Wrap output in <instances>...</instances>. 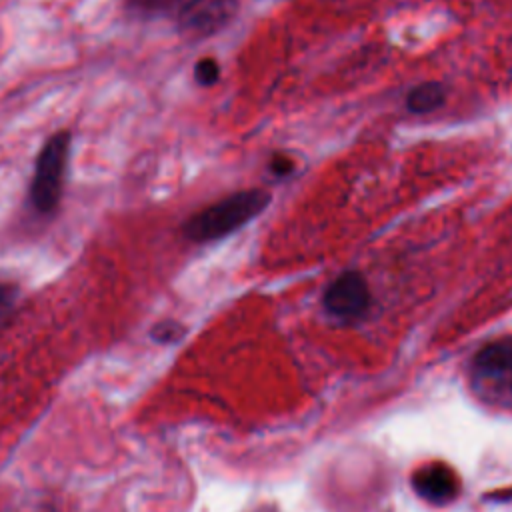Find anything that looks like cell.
I'll return each mask as SVG.
<instances>
[{"label":"cell","instance_id":"4","mask_svg":"<svg viewBox=\"0 0 512 512\" xmlns=\"http://www.w3.org/2000/svg\"><path fill=\"white\" fill-rule=\"evenodd\" d=\"M324 308L338 318H358L370 306V288L356 270L338 274L324 292Z\"/></svg>","mask_w":512,"mask_h":512},{"label":"cell","instance_id":"6","mask_svg":"<svg viewBox=\"0 0 512 512\" xmlns=\"http://www.w3.org/2000/svg\"><path fill=\"white\" fill-rule=\"evenodd\" d=\"M416 492L432 502H448L456 494V478L450 468L442 464H432L422 468L414 476Z\"/></svg>","mask_w":512,"mask_h":512},{"label":"cell","instance_id":"11","mask_svg":"<svg viewBox=\"0 0 512 512\" xmlns=\"http://www.w3.org/2000/svg\"><path fill=\"white\" fill-rule=\"evenodd\" d=\"M182 334V326H178L176 322H160L154 326L152 330V338L158 340V342H172L176 338H180Z\"/></svg>","mask_w":512,"mask_h":512},{"label":"cell","instance_id":"12","mask_svg":"<svg viewBox=\"0 0 512 512\" xmlns=\"http://www.w3.org/2000/svg\"><path fill=\"white\" fill-rule=\"evenodd\" d=\"M268 168H270V172L274 174V176H288L292 170H294V162H292V158H288L286 154H276L272 160H270V164H268Z\"/></svg>","mask_w":512,"mask_h":512},{"label":"cell","instance_id":"3","mask_svg":"<svg viewBox=\"0 0 512 512\" xmlns=\"http://www.w3.org/2000/svg\"><path fill=\"white\" fill-rule=\"evenodd\" d=\"M238 12V0H190L176 12L178 30L192 38H206L220 32Z\"/></svg>","mask_w":512,"mask_h":512},{"label":"cell","instance_id":"5","mask_svg":"<svg viewBox=\"0 0 512 512\" xmlns=\"http://www.w3.org/2000/svg\"><path fill=\"white\" fill-rule=\"evenodd\" d=\"M476 376L492 388L512 396V340H498L484 346L474 360Z\"/></svg>","mask_w":512,"mask_h":512},{"label":"cell","instance_id":"7","mask_svg":"<svg viewBox=\"0 0 512 512\" xmlns=\"http://www.w3.org/2000/svg\"><path fill=\"white\" fill-rule=\"evenodd\" d=\"M446 102V88L440 82H422L416 84L408 94H406V108L412 114H432Z\"/></svg>","mask_w":512,"mask_h":512},{"label":"cell","instance_id":"1","mask_svg":"<svg viewBox=\"0 0 512 512\" xmlns=\"http://www.w3.org/2000/svg\"><path fill=\"white\" fill-rule=\"evenodd\" d=\"M268 202L270 194L262 188L238 190L192 214L184 222L182 232L192 242L220 240L254 220Z\"/></svg>","mask_w":512,"mask_h":512},{"label":"cell","instance_id":"9","mask_svg":"<svg viewBox=\"0 0 512 512\" xmlns=\"http://www.w3.org/2000/svg\"><path fill=\"white\" fill-rule=\"evenodd\" d=\"M194 78L200 86H212L220 78V64L214 58H202L194 66Z\"/></svg>","mask_w":512,"mask_h":512},{"label":"cell","instance_id":"2","mask_svg":"<svg viewBox=\"0 0 512 512\" xmlns=\"http://www.w3.org/2000/svg\"><path fill=\"white\" fill-rule=\"evenodd\" d=\"M70 154V134L56 132L38 152L30 182V202L36 212L50 214L62 198L66 162Z\"/></svg>","mask_w":512,"mask_h":512},{"label":"cell","instance_id":"10","mask_svg":"<svg viewBox=\"0 0 512 512\" xmlns=\"http://www.w3.org/2000/svg\"><path fill=\"white\" fill-rule=\"evenodd\" d=\"M18 296V288L12 282H0V320H4L14 308Z\"/></svg>","mask_w":512,"mask_h":512},{"label":"cell","instance_id":"8","mask_svg":"<svg viewBox=\"0 0 512 512\" xmlns=\"http://www.w3.org/2000/svg\"><path fill=\"white\" fill-rule=\"evenodd\" d=\"M190 0H128V8L140 14H176Z\"/></svg>","mask_w":512,"mask_h":512}]
</instances>
